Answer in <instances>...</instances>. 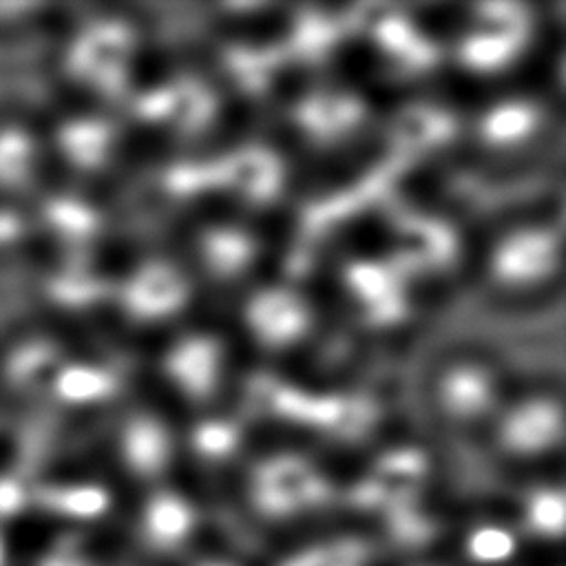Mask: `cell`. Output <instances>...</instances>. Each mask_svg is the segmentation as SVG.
Returning <instances> with one entry per match:
<instances>
[{
    "label": "cell",
    "mask_w": 566,
    "mask_h": 566,
    "mask_svg": "<svg viewBox=\"0 0 566 566\" xmlns=\"http://www.w3.org/2000/svg\"><path fill=\"white\" fill-rule=\"evenodd\" d=\"M192 524V515L177 497H157L146 515L148 533L161 544L179 542Z\"/></svg>",
    "instance_id": "6da1fadb"
},
{
    "label": "cell",
    "mask_w": 566,
    "mask_h": 566,
    "mask_svg": "<svg viewBox=\"0 0 566 566\" xmlns=\"http://www.w3.org/2000/svg\"><path fill=\"white\" fill-rule=\"evenodd\" d=\"M515 548V535L504 526H480L467 539V553L478 564L506 562Z\"/></svg>",
    "instance_id": "7a4b0ae2"
},
{
    "label": "cell",
    "mask_w": 566,
    "mask_h": 566,
    "mask_svg": "<svg viewBox=\"0 0 566 566\" xmlns=\"http://www.w3.org/2000/svg\"><path fill=\"white\" fill-rule=\"evenodd\" d=\"M33 161V146L20 130L0 133V186H13L27 177Z\"/></svg>",
    "instance_id": "3957f363"
},
{
    "label": "cell",
    "mask_w": 566,
    "mask_h": 566,
    "mask_svg": "<svg viewBox=\"0 0 566 566\" xmlns=\"http://www.w3.org/2000/svg\"><path fill=\"white\" fill-rule=\"evenodd\" d=\"M55 391L71 402L93 400L106 391V378L91 367H69L57 374Z\"/></svg>",
    "instance_id": "277c9868"
},
{
    "label": "cell",
    "mask_w": 566,
    "mask_h": 566,
    "mask_svg": "<svg viewBox=\"0 0 566 566\" xmlns=\"http://www.w3.org/2000/svg\"><path fill=\"white\" fill-rule=\"evenodd\" d=\"M528 524L539 533L557 535L564 528V502L555 493H542L533 497L528 506Z\"/></svg>",
    "instance_id": "5b68a950"
}]
</instances>
